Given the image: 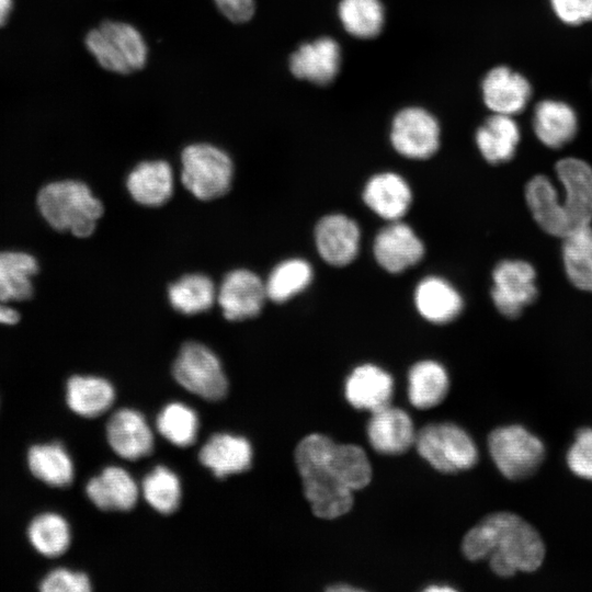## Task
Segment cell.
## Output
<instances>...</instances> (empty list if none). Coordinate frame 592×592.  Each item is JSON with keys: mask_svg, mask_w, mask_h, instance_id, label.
<instances>
[{"mask_svg": "<svg viewBox=\"0 0 592 592\" xmlns=\"http://www.w3.org/2000/svg\"><path fill=\"white\" fill-rule=\"evenodd\" d=\"M462 551L471 561L488 558L491 570L503 578L534 571L545 557L536 530L510 512L492 513L478 522L465 534Z\"/></svg>", "mask_w": 592, "mask_h": 592, "instance_id": "obj_1", "label": "cell"}, {"mask_svg": "<svg viewBox=\"0 0 592 592\" xmlns=\"http://www.w3.org/2000/svg\"><path fill=\"white\" fill-rule=\"evenodd\" d=\"M37 205L47 223L56 230H69L79 238L89 237L102 216L103 206L82 182L66 180L45 185L37 195Z\"/></svg>", "mask_w": 592, "mask_h": 592, "instance_id": "obj_2", "label": "cell"}, {"mask_svg": "<svg viewBox=\"0 0 592 592\" xmlns=\"http://www.w3.org/2000/svg\"><path fill=\"white\" fill-rule=\"evenodd\" d=\"M86 45L98 64L112 72L130 73L147 60V45L140 32L126 22L105 21L91 30Z\"/></svg>", "mask_w": 592, "mask_h": 592, "instance_id": "obj_3", "label": "cell"}, {"mask_svg": "<svg viewBox=\"0 0 592 592\" xmlns=\"http://www.w3.org/2000/svg\"><path fill=\"white\" fill-rule=\"evenodd\" d=\"M414 445L419 455L443 474L470 469L478 460L470 435L452 422L424 425L417 432Z\"/></svg>", "mask_w": 592, "mask_h": 592, "instance_id": "obj_4", "label": "cell"}, {"mask_svg": "<svg viewBox=\"0 0 592 592\" xmlns=\"http://www.w3.org/2000/svg\"><path fill=\"white\" fill-rule=\"evenodd\" d=\"M182 183L200 200H213L226 194L234 168L229 156L209 144L187 146L181 156Z\"/></svg>", "mask_w": 592, "mask_h": 592, "instance_id": "obj_5", "label": "cell"}, {"mask_svg": "<svg viewBox=\"0 0 592 592\" xmlns=\"http://www.w3.org/2000/svg\"><path fill=\"white\" fill-rule=\"evenodd\" d=\"M488 447L497 468L511 480L531 476L545 456L543 442L517 424L494 429L489 434Z\"/></svg>", "mask_w": 592, "mask_h": 592, "instance_id": "obj_6", "label": "cell"}, {"mask_svg": "<svg viewBox=\"0 0 592 592\" xmlns=\"http://www.w3.org/2000/svg\"><path fill=\"white\" fill-rule=\"evenodd\" d=\"M172 374L183 388L205 400H220L228 391V380L218 357L197 342L183 344Z\"/></svg>", "mask_w": 592, "mask_h": 592, "instance_id": "obj_7", "label": "cell"}, {"mask_svg": "<svg viewBox=\"0 0 592 592\" xmlns=\"http://www.w3.org/2000/svg\"><path fill=\"white\" fill-rule=\"evenodd\" d=\"M491 298L508 318H516L538 295L536 271L523 260H503L492 272Z\"/></svg>", "mask_w": 592, "mask_h": 592, "instance_id": "obj_8", "label": "cell"}, {"mask_svg": "<svg viewBox=\"0 0 592 592\" xmlns=\"http://www.w3.org/2000/svg\"><path fill=\"white\" fill-rule=\"evenodd\" d=\"M390 140L400 155L411 159H426L440 146V125L421 107H406L392 119Z\"/></svg>", "mask_w": 592, "mask_h": 592, "instance_id": "obj_9", "label": "cell"}, {"mask_svg": "<svg viewBox=\"0 0 592 592\" xmlns=\"http://www.w3.org/2000/svg\"><path fill=\"white\" fill-rule=\"evenodd\" d=\"M556 175L563 191L560 201L571 231L590 225L592 220V168L590 164L578 158H565L556 163Z\"/></svg>", "mask_w": 592, "mask_h": 592, "instance_id": "obj_10", "label": "cell"}, {"mask_svg": "<svg viewBox=\"0 0 592 592\" xmlns=\"http://www.w3.org/2000/svg\"><path fill=\"white\" fill-rule=\"evenodd\" d=\"M299 475L305 498L317 517L333 520L352 509L354 491L342 485L325 465L300 471Z\"/></svg>", "mask_w": 592, "mask_h": 592, "instance_id": "obj_11", "label": "cell"}, {"mask_svg": "<svg viewBox=\"0 0 592 592\" xmlns=\"http://www.w3.org/2000/svg\"><path fill=\"white\" fill-rule=\"evenodd\" d=\"M424 254V246L410 226L395 220L383 228L374 241L377 263L389 273H400L417 264Z\"/></svg>", "mask_w": 592, "mask_h": 592, "instance_id": "obj_12", "label": "cell"}, {"mask_svg": "<svg viewBox=\"0 0 592 592\" xmlns=\"http://www.w3.org/2000/svg\"><path fill=\"white\" fill-rule=\"evenodd\" d=\"M265 297V284L257 274L235 270L220 285L218 304L228 320H243L259 315Z\"/></svg>", "mask_w": 592, "mask_h": 592, "instance_id": "obj_13", "label": "cell"}, {"mask_svg": "<svg viewBox=\"0 0 592 592\" xmlns=\"http://www.w3.org/2000/svg\"><path fill=\"white\" fill-rule=\"evenodd\" d=\"M357 224L342 214L322 217L315 228L318 253L329 264L343 266L352 262L360 247Z\"/></svg>", "mask_w": 592, "mask_h": 592, "instance_id": "obj_14", "label": "cell"}, {"mask_svg": "<svg viewBox=\"0 0 592 592\" xmlns=\"http://www.w3.org/2000/svg\"><path fill=\"white\" fill-rule=\"evenodd\" d=\"M106 437L112 449L122 458L137 460L153 448V434L144 415L128 408L114 412L106 424Z\"/></svg>", "mask_w": 592, "mask_h": 592, "instance_id": "obj_15", "label": "cell"}, {"mask_svg": "<svg viewBox=\"0 0 592 592\" xmlns=\"http://www.w3.org/2000/svg\"><path fill=\"white\" fill-rule=\"evenodd\" d=\"M415 435L410 415L390 405L372 412L367 423L369 444L380 454L399 455L407 452L414 445Z\"/></svg>", "mask_w": 592, "mask_h": 592, "instance_id": "obj_16", "label": "cell"}, {"mask_svg": "<svg viewBox=\"0 0 592 592\" xmlns=\"http://www.w3.org/2000/svg\"><path fill=\"white\" fill-rule=\"evenodd\" d=\"M340 64V46L330 37L301 44L289 58V69L295 77L320 86L335 78Z\"/></svg>", "mask_w": 592, "mask_h": 592, "instance_id": "obj_17", "label": "cell"}, {"mask_svg": "<svg viewBox=\"0 0 592 592\" xmlns=\"http://www.w3.org/2000/svg\"><path fill=\"white\" fill-rule=\"evenodd\" d=\"M394 391L391 375L374 364L356 366L348 376L344 395L348 402L371 413L389 405Z\"/></svg>", "mask_w": 592, "mask_h": 592, "instance_id": "obj_18", "label": "cell"}, {"mask_svg": "<svg viewBox=\"0 0 592 592\" xmlns=\"http://www.w3.org/2000/svg\"><path fill=\"white\" fill-rule=\"evenodd\" d=\"M481 88L485 104L496 114L509 116L522 112L532 93L528 81L505 66L491 69Z\"/></svg>", "mask_w": 592, "mask_h": 592, "instance_id": "obj_19", "label": "cell"}, {"mask_svg": "<svg viewBox=\"0 0 592 592\" xmlns=\"http://www.w3.org/2000/svg\"><path fill=\"white\" fill-rule=\"evenodd\" d=\"M198 459L215 477L221 479L250 468L252 447L243 436L216 433L202 446Z\"/></svg>", "mask_w": 592, "mask_h": 592, "instance_id": "obj_20", "label": "cell"}, {"mask_svg": "<svg viewBox=\"0 0 592 592\" xmlns=\"http://www.w3.org/2000/svg\"><path fill=\"white\" fill-rule=\"evenodd\" d=\"M525 200L533 218L545 232L560 238L571 232L559 191L549 178H532L525 186Z\"/></svg>", "mask_w": 592, "mask_h": 592, "instance_id": "obj_21", "label": "cell"}, {"mask_svg": "<svg viewBox=\"0 0 592 592\" xmlns=\"http://www.w3.org/2000/svg\"><path fill=\"white\" fill-rule=\"evenodd\" d=\"M86 492L92 503L103 511H128L135 506L139 493L133 477L118 466H107L92 477Z\"/></svg>", "mask_w": 592, "mask_h": 592, "instance_id": "obj_22", "label": "cell"}, {"mask_svg": "<svg viewBox=\"0 0 592 592\" xmlns=\"http://www.w3.org/2000/svg\"><path fill=\"white\" fill-rule=\"evenodd\" d=\"M363 200L375 214L395 221L407 213L412 194L405 179L392 172H384L369 179Z\"/></svg>", "mask_w": 592, "mask_h": 592, "instance_id": "obj_23", "label": "cell"}, {"mask_svg": "<svg viewBox=\"0 0 592 592\" xmlns=\"http://www.w3.org/2000/svg\"><path fill=\"white\" fill-rule=\"evenodd\" d=\"M414 303L419 314L433 323L449 322L463 309L460 294L439 276H428L418 284Z\"/></svg>", "mask_w": 592, "mask_h": 592, "instance_id": "obj_24", "label": "cell"}, {"mask_svg": "<svg viewBox=\"0 0 592 592\" xmlns=\"http://www.w3.org/2000/svg\"><path fill=\"white\" fill-rule=\"evenodd\" d=\"M534 132L549 148H560L576 136L578 119L574 111L565 102L544 100L534 111Z\"/></svg>", "mask_w": 592, "mask_h": 592, "instance_id": "obj_25", "label": "cell"}, {"mask_svg": "<svg viewBox=\"0 0 592 592\" xmlns=\"http://www.w3.org/2000/svg\"><path fill=\"white\" fill-rule=\"evenodd\" d=\"M133 198L146 206L164 204L172 195V169L166 161H145L133 169L127 178Z\"/></svg>", "mask_w": 592, "mask_h": 592, "instance_id": "obj_26", "label": "cell"}, {"mask_svg": "<svg viewBox=\"0 0 592 592\" xmlns=\"http://www.w3.org/2000/svg\"><path fill=\"white\" fill-rule=\"evenodd\" d=\"M520 137V128L511 116L494 113L477 129L476 144L482 157L496 164L513 158Z\"/></svg>", "mask_w": 592, "mask_h": 592, "instance_id": "obj_27", "label": "cell"}, {"mask_svg": "<svg viewBox=\"0 0 592 592\" xmlns=\"http://www.w3.org/2000/svg\"><path fill=\"white\" fill-rule=\"evenodd\" d=\"M449 389L446 369L440 363L424 360L412 365L408 374V397L418 409L440 405Z\"/></svg>", "mask_w": 592, "mask_h": 592, "instance_id": "obj_28", "label": "cell"}, {"mask_svg": "<svg viewBox=\"0 0 592 592\" xmlns=\"http://www.w3.org/2000/svg\"><path fill=\"white\" fill-rule=\"evenodd\" d=\"M114 398V388L104 378L76 375L67 382V405L81 417H99L112 406Z\"/></svg>", "mask_w": 592, "mask_h": 592, "instance_id": "obj_29", "label": "cell"}, {"mask_svg": "<svg viewBox=\"0 0 592 592\" xmlns=\"http://www.w3.org/2000/svg\"><path fill=\"white\" fill-rule=\"evenodd\" d=\"M38 271L34 257L24 252H0V303L32 297L31 277Z\"/></svg>", "mask_w": 592, "mask_h": 592, "instance_id": "obj_30", "label": "cell"}, {"mask_svg": "<svg viewBox=\"0 0 592 592\" xmlns=\"http://www.w3.org/2000/svg\"><path fill=\"white\" fill-rule=\"evenodd\" d=\"M562 262L567 277L577 288L592 293V228L580 227L562 238Z\"/></svg>", "mask_w": 592, "mask_h": 592, "instance_id": "obj_31", "label": "cell"}, {"mask_svg": "<svg viewBox=\"0 0 592 592\" xmlns=\"http://www.w3.org/2000/svg\"><path fill=\"white\" fill-rule=\"evenodd\" d=\"M31 473L53 487H67L73 480L72 460L60 443L33 445L27 453Z\"/></svg>", "mask_w": 592, "mask_h": 592, "instance_id": "obj_32", "label": "cell"}, {"mask_svg": "<svg viewBox=\"0 0 592 592\" xmlns=\"http://www.w3.org/2000/svg\"><path fill=\"white\" fill-rule=\"evenodd\" d=\"M327 469L352 491L365 488L372 479V466L362 447L335 443L327 462Z\"/></svg>", "mask_w": 592, "mask_h": 592, "instance_id": "obj_33", "label": "cell"}, {"mask_svg": "<svg viewBox=\"0 0 592 592\" xmlns=\"http://www.w3.org/2000/svg\"><path fill=\"white\" fill-rule=\"evenodd\" d=\"M339 19L348 33L358 38H372L380 33L385 12L379 0H341Z\"/></svg>", "mask_w": 592, "mask_h": 592, "instance_id": "obj_34", "label": "cell"}, {"mask_svg": "<svg viewBox=\"0 0 592 592\" xmlns=\"http://www.w3.org/2000/svg\"><path fill=\"white\" fill-rule=\"evenodd\" d=\"M27 535L32 546L46 557L62 555L71 539L68 522L57 513H43L34 517Z\"/></svg>", "mask_w": 592, "mask_h": 592, "instance_id": "obj_35", "label": "cell"}, {"mask_svg": "<svg viewBox=\"0 0 592 592\" xmlns=\"http://www.w3.org/2000/svg\"><path fill=\"white\" fill-rule=\"evenodd\" d=\"M312 280V267L303 259L283 261L271 272L266 283V297L283 303L304 291Z\"/></svg>", "mask_w": 592, "mask_h": 592, "instance_id": "obj_36", "label": "cell"}, {"mask_svg": "<svg viewBox=\"0 0 592 592\" xmlns=\"http://www.w3.org/2000/svg\"><path fill=\"white\" fill-rule=\"evenodd\" d=\"M169 299L174 309L192 315L212 307L216 293L210 278L202 274H190L169 287Z\"/></svg>", "mask_w": 592, "mask_h": 592, "instance_id": "obj_37", "label": "cell"}, {"mask_svg": "<svg viewBox=\"0 0 592 592\" xmlns=\"http://www.w3.org/2000/svg\"><path fill=\"white\" fill-rule=\"evenodd\" d=\"M144 498L148 504L162 514L173 513L181 502L179 477L168 467L156 466L141 482Z\"/></svg>", "mask_w": 592, "mask_h": 592, "instance_id": "obj_38", "label": "cell"}, {"mask_svg": "<svg viewBox=\"0 0 592 592\" xmlns=\"http://www.w3.org/2000/svg\"><path fill=\"white\" fill-rule=\"evenodd\" d=\"M157 430L170 443L186 447L196 440L198 417L191 407L181 402H171L158 414Z\"/></svg>", "mask_w": 592, "mask_h": 592, "instance_id": "obj_39", "label": "cell"}, {"mask_svg": "<svg viewBox=\"0 0 592 592\" xmlns=\"http://www.w3.org/2000/svg\"><path fill=\"white\" fill-rule=\"evenodd\" d=\"M567 464L578 477L592 480V429L585 428L577 432L567 453Z\"/></svg>", "mask_w": 592, "mask_h": 592, "instance_id": "obj_40", "label": "cell"}, {"mask_svg": "<svg viewBox=\"0 0 592 592\" xmlns=\"http://www.w3.org/2000/svg\"><path fill=\"white\" fill-rule=\"evenodd\" d=\"M39 589L43 592H89L91 582L83 572L58 568L44 578Z\"/></svg>", "mask_w": 592, "mask_h": 592, "instance_id": "obj_41", "label": "cell"}, {"mask_svg": "<svg viewBox=\"0 0 592 592\" xmlns=\"http://www.w3.org/2000/svg\"><path fill=\"white\" fill-rule=\"evenodd\" d=\"M556 15L565 23L577 25L592 20V0H550Z\"/></svg>", "mask_w": 592, "mask_h": 592, "instance_id": "obj_42", "label": "cell"}, {"mask_svg": "<svg viewBox=\"0 0 592 592\" xmlns=\"http://www.w3.org/2000/svg\"><path fill=\"white\" fill-rule=\"evenodd\" d=\"M218 10L231 22L249 21L255 10L254 0H214Z\"/></svg>", "mask_w": 592, "mask_h": 592, "instance_id": "obj_43", "label": "cell"}, {"mask_svg": "<svg viewBox=\"0 0 592 592\" xmlns=\"http://www.w3.org/2000/svg\"><path fill=\"white\" fill-rule=\"evenodd\" d=\"M19 319L20 316L16 310L0 303V323L14 325L19 321Z\"/></svg>", "mask_w": 592, "mask_h": 592, "instance_id": "obj_44", "label": "cell"}, {"mask_svg": "<svg viewBox=\"0 0 592 592\" xmlns=\"http://www.w3.org/2000/svg\"><path fill=\"white\" fill-rule=\"evenodd\" d=\"M327 590L331 591V592H356V591H362L361 588H357V587L351 585L350 583H344V582L334 583L332 585H329L327 588Z\"/></svg>", "mask_w": 592, "mask_h": 592, "instance_id": "obj_45", "label": "cell"}, {"mask_svg": "<svg viewBox=\"0 0 592 592\" xmlns=\"http://www.w3.org/2000/svg\"><path fill=\"white\" fill-rule=\"evenodd\" d=\"M12 9V0H0V26L3 25Z\"/></svg>", "mask_w": 592, "mask_h": 592, "instance_id": "obj_46", "label": "cell"}, {"mask_svg": "<svg viewBox=\"0 0 592 592\" xmlns=\"http://www.w3.org/2000/svg\"><path fill=\"white\" fill-rule=\"evenodd\" d=\"M425 591H430V592H436V591H455V589L453 587H449V585H430L428 588L424 589Z\"/></svg>", "mask_w": 592, "mask_h": 592, "instance_id": "obj_47", "label": "cell"}]
</instances>
